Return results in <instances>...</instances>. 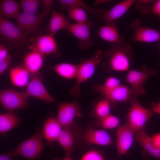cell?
Returning <instances> with one entry per match:
<instances>
[{"label":"cell","mask_w":160,"mask_h":160,"mask_svg":"<svg viewBox=\"0 0 160 160\" xmlns=\"http://www.w3.org/2000/svg\"><path fill=\"white\" fill-rule=\"evenodd\" d=\"M28 97L25 92L13 89L1 90L0 92V103L9 111L26 108Z\"/></svg>","instance_id":"8"},{"label":"cell","mask_w":160,"mask_h":160,"mask_svg":"<svg viewBox=\"0 0 160 160\" xmlns=\"http://www.w3.org/2000/svg\"><path fill=\"white\" fill-rule=\"evenodd\" d=\"M111 102L107 98L98 102L94 109L95 114L98 119H101L110 115Z\"/></svg>","instance_id":"29"},{"label":"cell","mask_w":160,"mask_h":160,"mask_svg":"<svg viewBox=\"0 0 160 160\" xmlns=\"http://www.w3.org/2000/svg\"><path fill=\"white\" fill-rule=\"evenodd\" d=\"M110 1L108 0H96L94 3V5H97L101 4H102L107 3Z\"/></svg>","instance_id":"43"},{"label":"cell","mask_w":160,"mask_h":160,"mask_svg":"<svg viewBox=\"0 0 160 160\" xmlns=\"http://www.w3.org/2000/svg\"><path fill=\"white\" fill-rule=\"evenodd\" d=\"M152 144L154 147L157 149H160V132L151 137Z\"/></svg>","instance_id":"38"},{"label":"cell","mask_w":160,"mask_h":160,"mask_svg":"<svg viewBox=\"0 0 160 160\" xmlns=\"http://www.w3.org/2000/svg\"><path fill=\"white\" fill-rule=\"evenodd\" d=\"M151 12L160 20V0L155 1L152 4Z\"/></svg>","instance_id":"37"},{"label":"cell","mask_w":160,"mask_h":160,"mask_svg":"<svg viewBox=\"0 0 160 160\" xmlns=\"http://www.w3.org/2000/svg\"><path fill=\"white\" fill-rule=\"evenodd\" d=\"M11 56L9 54L5 58L0 60V73L2 74L9 66L11 60Z\"/></svg>","instance_id":"36"},{"label":"cell","mask_w":160,"mask_h":160,"mask_svg":"<svg viewBox=\"0 0 160 160\" xmlns=\"http://www.w3.org/2000/svg\"><path fill=\"white\" fill-rule=\"evenodd\" d=\"M150 109L153 113L160 114V101L157 103H152Z\"/></svg>","instance_id":"41"},{"label":"cell","mask_w":160,"mask_h":160,"mask_svg":"<svg viewBox=\"0 0 160 160\" xmlns=\"http://www.w3.org/2000/svg\"><path fill=\"white\" fill-rule=\"evenodd\" d=\"M78 65L62 63L55 65L53 68L59 75L65 78L72 79L76 78Z\"/></svg>","instance_id":"28"},{"label":"cell","mask_w":160,"mask_h":160,"mask_svg":"<svg viewBox=\"0 0 160 160\" xmlns=\"http://www.w3.org/2000/svg\"><path fill=\"white\" fill-rule=\"evenodd\" d=\"M159 48H160V41L159 42Z\"/></svg>","instance_id":"45"},{"label":"cell","mask_w":160,"mask_h":160,"mask_svg":"<svg viewBox=\"0 0 160 160\" xmlns=\"http://www.w3.org/2000/svg\"><path fill=\"white\" fill-rule=\"evenodd\" d=\"M156 71L142 65L140 70H130L127 73L125 80L131 85L130 89L132 95L140 96L144 95L146 91L143 88L146 81L150 77L156 75Z\"/></svg>","instance_id":"6"},{"label":"cell","mask_w":160,"mask_h":160,"mask_svg":"<svg viewBox=\"0 0 160 160\" xmlns=\"http://www.w3.org/2000/svg\"><path fill=\"white\" fill-rule=\"evenodd\" d=\"M79 160H105V158L100 152L92 150L86 152Z\"/></svg>","instance_id":"35"},{"label":"cell","mask_w":160,"mask_h":160,"mask_svg":"<svg viewBox=\"0 0 160 160\" xmlns=\"http://www.w3.org/2000/svg\"><path fill=\"white\" fill-rule=\"evenodd\" d=\"M43 55L35 47L25 57L24 67L30 73H36L42 67Z\"/></svg>","instance_id":"18"},{"label":"cell","mask_w":160,"mask_h":160,"mask_svg":"<svg viewBox=\"0 0 160 160\" xmlns=\"http://www.w3.org/2000/svg\"><path fill=\"white\" fill-rule=\"evenodd\" d=\"M68 24L63 14L53 10L48 25L49 31L50 34L54 36L57 31L65 28Z\"/></svg>","instance_id":"26"},{"label":"cell","mask_w":160,"mask_h":160,"mask_svg":"<svg viewBox=\"0 0 160 160\" xmlns=\"http://www.w3.org/2000/svg\"><path fill=\"white\" fill-rule=\"evenodd\" d=\"M35 47L43 55L54 53L57 51L53 36L50 34L39 36L36 41Z\"/></svg>","instance_id":"21"},{"label":"cell","mask_w":160,"mask_h":160,"mask_svg":"<svg viewBox=\"0 0 160 160\" xmlns=\"http://www.w3.org/2000/svg\"><path fill=\"white\" fill-rule=\"evenodd\" d=\"M84 139L88 144L100 145H109L112 143L109 134L103 129H88L84 134Z\"/></svg>","instance_id":"16"},{"label":"cell","mask_w":160,"mask_h":160,"mask_svg":"<svg viewBox=\"0 0 160 160\" xmlns=\"http://www.w3.org/2000/svg\"><path fill=\"white\" fill-rule=\"evenodd\" d=\"M8 49L6 46L0 44V60L6 57L8 54Z\"/></svg>","instance_id":"40"},{"label":"cell","mask_w":160,"mask_h":160,"mask_svg":"<svg viewBox=\"0 0 160 160\" xmlns=\"http://www.w3.org/2000/svg\"><path fill=\"white\" fill-rule=\"evenodd\" d=\"M53 160H73L72 159L71 157L66 156L63 159L60 160L59 158H55L53 159Z\"/></svg>","instance_id":"44"},{"label":"cell","mask_w":160,"mask_h":160,"mask_svg":"<svg viewBox=\"0 0 160 160\" xmlns=\"http://www.w3.org/2000/svg\"><path fill=\"white\" fill-rule=\"evenodd\" d=\"M136 134L135 138L136 141L147 153L158 159H160V149H157L154 147L151 137L146 133L145 128Z\"/></svg>","instance_id":"20"},{"label":"cell","mask_w":160,"mask_h":160,"mask_svg":"<svg viewBox=\"0 0 160 160\" xmlns=\"http://www.w3.org/2000/svg\"><path fill=\"white\" fill-rule=\"evenodd\" d=\"M93 25L92 23L88 22L83 23H69L65 28L79 40V46L85 49H89L94 44L90 34V28Z\"/></svg>","instance_id":"10"},{"label":"cell","mask_w":160,"mask_h":160,"mask_svg":"<svg viewBox=\"0 0 160 160\" xmlns=\"http://www.w3.org/2000/svg\"><path fill=\"white\" fill-rule=\"evenodd\" d=\"M132 95L130 89L120 84L105 96L111 103L125 102L129 100Z\"/></svg>","instance_id":"24"},{"label":"cell","mask_w":160,"mask_h":160,"mask_svg":"<svg viewBox=\"0 0 160 160\" xmlns=\"http://www.w3.org/2000/svg\"><path fill=\"white\" fill-rule=\"evenodd\" d=\"M42 137V132L38 130L30 137L21 143L15 150L7 153L11 156H19L28 160H36L39 158L44 147Z\"/></svg>","instance_id":"3"},{"label":"cell","mask_w":160,"mask_h":160,"mask_svg":"<svg viewBox=\"0 0 160 160\" xmlns=\"http://www.w3.org/2000/svg\"><path fill=\"white\" fill-rule=\"evenodd\" d=\"M29 73L24 66H17L12 68L10 72L11 82L17 87L25 86L28 83Z\"/></svg>","instance_id":"23"},{"label":"cell","mask_w":160,"mask_h":160,"mask_svg":"<svg viewBox=\"0 0 160 160\" xmlns=\"http://www.w3.org/2000/svg\"><path fill=\"white\" fill-rule=\"evenodd\" d=\"M7 153L1 154L0 160H15Z\"/></svg>","instance_id":"42"},{"label":"cell","mask_w":160,"mask_h":160,"mask_svg":"<svg viewBox=\"0 0 160 160\" xmlns=\"http://www.w3.org/2000/svg\"><path fill=\"white\" fill-rule=\"evenodd\" d=\"M80 114V108L76 102L63 103L58 107L57 118L63 128L71 125Z\"/></svg>","instance_id":"13"},{"label":"cell","mask_w":160,"mask_h":160,"mask_svg":"<svg viewBox=\"0 0 160 160\" xmlns=\"http://www.w3.org/2000/svg\"><path fill=\"white\" fill-rule=\"evenodd\" d=\"M0 34L1 38L13 47L22 48L27 44L28 35L16 24L1 15Z\"/></svg>","instance_id":"4"},{"label":"cell","mask_w":160,"mask_h":160,"mask_svg":"<svg viewBox=\"0 0 160 160\" xmlns=\"http://www.w3.org/2000/svg\"><path fill=\"white\" fill-rule=\"evenodd\" d=\"M103 57L101 50L98 49L91 58L83 60L78 64L76 82L70 91L73 96H80L81 85L93 75L96 66L101 62Z\"/></svg>","instance_id":"2"},{"label":"cell","mask_w":160,"mask_h":160,"mask_svg":"<svg viewBox=\"0 0 160 160\" xmlns=\"http://www.w3.org/2000/svg\"><path fill=\"white\" fill-rule=\"evenodd\" d=\"M135 133L127 123L119 127L116 132V148L119 156L128 151L132 144Z\"/></svg>","instance_id":"11"},{"label":"cell","mask_w":160,"mask_h":160,"mask_svg":"<svg viewBox=\"0 0 160 160\" xmlns=\"http://www.w3.org/2000/svg\"><path fill=\"white\" fill-rule=\"evenodd\" d=\"M68 12L70 18L74 20L76 23H83L87 22V15L86 11L77 6L68 7Z\"/></svg>","instance_id":"31"},{"label":"cell","mask_w":160,"mask_h":160,"mask_svg":"<svg viewBox=\"0 0 160 160\" xmlns=\"http://www.w3.org/2000/svg\"><path fill=\"white\" fill-rule=\"evenodd\" d=\"M98 119L97 125L105 129H114L118 127L120 124L119 118L111 114L103 118Z\"/></svg>","instance_id":"32"},{"label":"cell","mask_w":160,"mask_h":160,"mask_svg":"<svg viewBox=\"0 0 160 160\" xmlns=\"http://www.w3.org/2000/svg\"><path fill=\"white\" fill-rule=\"evenodd\" d=\"M40 2L39 0H22L20 4L23 12L36 13Z\"/></svg>","instance_id":"33"},{"label":"cell","mask_w":160,"mask_h":160,"mask_svg":"<svg viewBox=\"0 0 160 160\" xmlns=\"http://www.w3.org/2000/svg\"><path fill=\"white\" fill-rule=\"evenodd\" d=\"M18 4L13 0H1L0 15L8 19L16 18L19 14Z\"/></svg>","instance_id":"25"},{"label":"cell","mask_w":160,"mask_h":160,"mask_svg":"<svg viewBox=\"0 0 160 160\" xmlns=\"http://www.w3.org/2000/svg\"><path fill=\"white\" fill-rule=\"evenodd\" d=\"M25 93L28 97H33L49 103L55 102L54 98L49 94L37 76L34 77L28 83Z\"/></svg>","instance_id":"14"},{"label":"cell","mask_w":160,"mask_h":160,"mask_svg":"<svg viewBox=\"0 0 160 160\" xmlns=\"http://www.w3.org/2000/svg\"><path fill=\"white\" fill-rule=\"evenodd\" d=\"M48 13L43 10L39 14L23 12L15 18L16 24L27 35L39 33L41 31L42 22Z\"/></svg>","instance_id":"7"},{"label":"cell","mask_w":160,"mask_h":160,"mask_svg":"<svg viewBox=\"0 0 160 160\" xmlns=\"http://www.w3.org/2000/svg\"><path fill=\"white\" fill-rule=\"evenodd\" d=\"M98 35L101 39L111 44L125 42V39L120 34L116 22L100 27Z\"/></svg>","instance_id":"17"},{"label":"cell","mask_w":160,"mask_h":160,"mask_svg":"<svg viewBox=\"0 0 160 160\" xmlns=\"http://www.w3.org/2000/svg\"><path fill=\"white\" fill-rule=\"evenodd\" d=\"M20 119L13 111L1 113L0 115V133L5 135L13 128L18 127Z\"/></svg>","instance_id":"22"},{"label":"cell","mask_w":160,"mask_h":160,"mask_svg":"<svg viewBox=\"0 0 160 160\" xmlns=\"http://www.w3.org/2000/svg\"><path fill=\"white\" fill-rule=\"evenodd\" d=\"M120 85V81L118 79L114 77L108 78L103 85H96L94 89L105 96L114 89Z\"/></svg>","instance_id":"30"},{"label":"cell","mask_w":160,"mask_h":160,"mask_svg":"<svg viewBox=\"0 0 160 160\" xmlns=\"http://www.w3.org/2000/svg\"><path fill=\"white\" fill-rule=\"evenodd\" d=\"M129 25L133 31L132 42L152 43L160 41V30L144 26L139 19H135Z\"/></svg>","instance_id":"9"},{"label":"cell","mask_w":160,"mask_h":160,"mask_svg":"<svg viewBox=\"0 0 160 160\" xmlns=\"http://www.w3.org/2000/svg\"><path fill=\"white\" fill-rule=\"evenodd\" d=\"M71 125L63 128L57 141L66 153V156L71 157L73 150L75 137Z\"/></svg>","instance_id":"19"},{"label":"cell","mask_w":160,"mask_h":160,"mask_svg":"<svg viewBox=\"0 0 160 160\" xmlns=\"http://www.w3.org/2000/svg\"><path fill=\"white\" fill-rule=\"evenodd\" d=\"M129 100L130 106L127 115V123L136 134L145 128L153 113L150 109L145 108L141 105L136 97L132 95Z\"/></svg>","instance_id":"5"},{"label":"cell","mask_w":160,"mask_h":160,"mask_svg":"<svg viewBox=\"0 0 160 160\" xmlns=\"http://www.w3.org/2000/svg\"><path fill=\"white\" fill-rule=\"evenodd\" d=\"M136 1L135 0L122 1L107 10H104L100 18L105 25L116 22L117 20L125 14Z\"/></svg>","instance_id":"12"},{"label":"cell","mask_w":160,"mask_h":160,"mask_svg":"<svg viewBox=\"0 0 160 160\" xmlns=\"http://www.w3.org/2000/svg\"><path fill=\"white\" fill-rule=\"evenodd\" d=\"M54 1L52 0H43V10L49 13Z\"/></svg>","instance_id":"39"},{"label":"cell","mask_w":160,"mask_h":160,"mask_svg":"<svg viewBox=\"0 0 160 160\" xmlns=\"http://www.w3.org/2000/svg\"><path fill=\"white\" fill-rule=\"evenodd\" d=\"M155 0H136L135 7L137 10L142 14L151 12L152 4Z\"/></svg>","instance_id":"34"},{"label":"cell","mask_w":160,"mask_h":160,"mask_svg":"<svg viewBox=\"0 0 160 160\" xmlns=\"http://www.w3.org/2000/svg\"><path fill=\"white\" fill-rule=\"evenodd\" d=\"M58 1L60 5L63 7H78L98 18H100L104 10L101 9L92 8L80 0H60Z\"/></svg>","instance_id":"27"},{"label":"cell","mask_w":160,"mask_h":160,"mask_svg":"<svg viewBox=\"0 0 160 160\" xmlns=\"http://www.w3.org/2000/svg\"><path fill=\"white\" fill-rule=\"evenodd\" d=\"M62 127L57 118L50 116L46 121L42 132L43 137L49 144L57 141Z\"/></svg>","instance_id":"15"},{"label":"cell","mask_w":160,"mask_h":160,"mask_svg":"<svg viewBox=\"0 0 160 160\" xmlns=\"http://www.w3.org/2000/svg\"><path fill=\"white\" fill-rule=\"evenodd\" d=\"M134 53L129 44L125 42L111 44L104 55L106 58L102 66L108 72H124L129 70Z\"/></svg>","instance_id":"1"}]
</instances>
